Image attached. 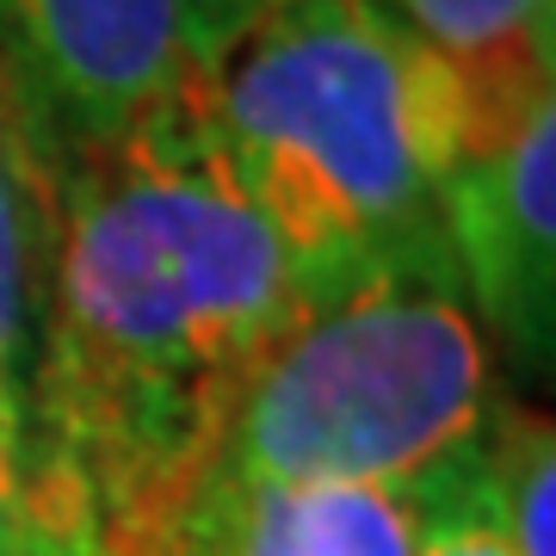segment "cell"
<instances>
[{
    "mask_svg": "<svg viewBox=\"0 0 556 556\" xmlns=\"http://www.w3.org/2000/svg\"><path fill=\"white\" fill-rule=\"evenodd\" d=\"M303 303L309 285L236 186L199 93L56 149L31 383L43 556H112L167 514Z\"/></svg>",
    "mask_w": 556,
    "mask_h": 556,
    "instance_id": "6da1fadb",
    "label": "cell"
},
{
    "mask_svg": "<svg viewBox=\"0 0 556 556\" xmlns=\"http://www.w3.org/2000/svg\"><path fill=\"white\" fill-rule=\"evenodd\" d=\"M211 137L309 298L439 248L470 80L371 0H273L199 87Z\"/></svg>",
    "mask_w": 556,
    "mask_h": 556,
    "instance_id": "7a4b0ae2",
    "label": "cell"
},
{
    "mask_svg": "<svg viewBox=\"0 0 556 556\" xmlns=\"http://www.w3.org/2000/svg\"><path fill=\"white\" fill-rule=\"evenodd\" d=\"M501 415V353L445 241L303 303L223 415L204 470L278 489L439 495Z\"/></svg>",
    "mask_w": 556,
    "mask_h": 556,
    "instance_id": "3957f363",
    "label": "cell"
},
{
    "mask_svg": "<svg viewBox=\"0 0 556 556\" xmlns=\"http://www.w3.org/2000/svg\"><path fill=\"white\" fill-rule=\"evenodd\" d=\"M273 0H0V50L56 149L199 93Z\"/></svg>",
    "mask_w": 556,
    "mask_h": 556,
    "instance_id": "277c9868",
    "label": "cell"
},
{
    "mask_svg": "<svg viewBox=\"0 0 556 556\" xmlns=\"http://www.w3.org/2000/svg\"><path fill=\"white\" fill-rule=\"evenodd\" d=\"M470 137L439 179V241L495 353L551 365L556 334V80L470 93Z\"/></svg>",
    "mask_w": 556,
    "mask_h": 556,
    "instance_id": "5b68a950",
    "label": "cell"
},
{
    "mask_svg": "<svg viewBox=\"0 0 556 556\" xmlns=\"http://www.w3.org/2000/svg\"><path fill=\"white\" fill-rule=\"evenodd\" d=\"M439 495L199 477L112 556H415Z\"/></svg>",
    "mask_w": 556,
    "mask_h": 556,
    "instance_id": "8992f818",
    "label": "cell"
},
{
    "mask_svg": "<svg viewBox=\"0 0 556 556\" xmlns=\"http://www.w3.org/2000/svg\"><path fill=\"white\" fill-rule=\"evenodd\" d=\"M56 248V137L0 50V439L31 482V383Z\"/></svg>",
    "mask_w": 556,
    "mask_h": 556,
    "instance_id": "52a82bcc",
    "label": "cell"
},
{
    "mask_svg": "<svg viewBox=\"0 0 556 556\" xmlns=\"http://www.w3.org/2000/svg\"><path fill=\"white\" fill-rule=\"evenodd\" d=\"M383 20L470 80V93L514 87L556 68V0H371Z\"/></svg>",
    "mask_w": 556,
    "mask_h": 556,
    "instance_id": "ba28073f",
    "label": "cell"
},
{
    "mask_svg": "<svg viewBox=\"0 0 556 556\" xmlns=\"http://www.w3.org/2000/svg\"><path fill=\"white\" fill-rule=\"evenodd\" d=\"M470 501H477L501 544L514 556H556L551 538V489H556V445L551 420L526 408H501L489 439L470 457Z\"/></svg>",
    "mask_w": 556,
    "mask_h": 556,
    "instance_id": "9c48e42d",
    "label": "cell"
},
{
    "mask_svg": "<svg viewBox=\"0 0 556 556\" xmlns=\"http://www.w3.org/2000/svg\"><path fill=\"white\" fill-rule=\"evenodd\" d=\"M464 470H470V464H464ZM464 470L439 489V501H433V514H427V532H420V551L415 556H514L507 544H501V532L489 526V514L470 501Z\"/></svg>",
    "mask_w": 556,
    "mask_h": 556,
    "instance_id": "30bf717a",
    "label": "cell"
},
{
    "mask_svg": "<svg viewBox=\"0 0 556 556\" xmlns=\"http://www.w3.org/2000/svg\"><path fill=\"white\" fill-rule=\"evenodd\" d=\"M0 556H43L38 514H31V482H25V464L7 439H0Z\"/></svg>",
    "mask_w": 556,
    "mask_h": 556,
    "instance_id": "8fae6325",
    "label": "cell"
}]
</instances>
